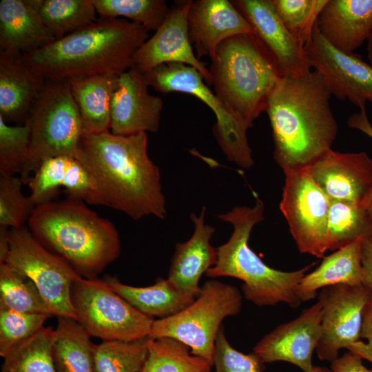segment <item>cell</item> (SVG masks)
Returning <instances> with one entry per match:
<instances>
[{
	"mask_svg": "<svg viewBox=\"0 0 372 372\" xmlns=\"http://www.w3.org/2000/svg\"><path fill=\"white\" fill-rule=\"evenodd\" d=\"M147 143L146 132L83 134L75 158L94 178L105 206L133 220H163L167 210L161 172L148 155Z\"/></svg>",
	"mask_w": 372,
	"mask_h": 372,
	"instance_id": "6da1fadb",
	"label": "cell"
},
{
	"mask_svg": "<svg viewBox=\"0 0 372 372\" xmlns=\"http://www.w3.org/2000/svg\"><path fill=\"white\" fill-rule=\"evenodd\" d=\"M213 366L171 338H149L148 354L140 372H210Z\"/></svg>",
	"mask_w": 372,
	"mask_h": 372,
	"instance_id": "4dcf8cb0",
	"label": "cell"
},
{
	"mask_svg": "<svg viewBox=\"0 0 372 372\" xmlns=\"http://www.w3.org/2000/svg\"><path fill=\"white\" fill-rule=\"evenodd\" d=\"M39 15L56 40L88 26L98 19L92 0H42Z\"/></svg>",
	"mask_w": 372,
	"mask_h": 372,
	"instance_id": "1f68e13d",
	"label": "cell"
},
{
	"mask_svg": "<svg viewBox=\"0 0 372 372\" xmlns=\"http://www.w3.org/2000/svg\"><path fill=\"white\" fill-rule=\"evenodd\" d=\"M231 2L272 54L282 76H301L311 72L304 45L285 28L271 0Z\"/></svg>",
	"mask_w": 372,
	"mask_h": 372,
	"instance_id": "e0dca14e",
	"label": "cell"
},
{
	"mask_svg": "<svg viewBox=\"0 0 372 372\" xmlns=\"http://www.w3.org/2000/svg\"><path fill=\"white\" fill-rule=\"evenodd\" d=\"M308 169L331 201L363 204L372 189V159L364 152L331 149Z\"/></svg>",
	"mask_w": 372,
	"mask_h": 372,
	"instance_id": "d6986e66",
	"label": "cell"
},
{
	"mask_svg": "<svg viewBox=\"0 0 372 372\" xmlns=\"http://www.w3.org/2000/svg\"><path fill=\"white\" fill-rule=\"evenodd\" d=\"M148 32L125 19L99 17L88 26L22 58L49 80L118 76L133 65V56L149 38Z\"/></svg>",
	"mask_w": 372,
	"mask_h": 372,
	"instance_id": "3957f363",
	"label": "cell"
},
{
	"mask_svg": "<svg viewBox=\"0 0 372 372\" xmlns=\"http://www.w3.org/2000/svg\"><path fill=\"white\" fill-rule=\"evenodd\" d=\"M56 338L55 329L43 327L3 358L1 372H56L52 355Z\"/></svg>",
	"mask_w": 372,
	"mask_h": 372,
	"instance_id": "d6a6232c",
	"label": "cell"
},
{
	"mask_svg": "<svg viewBox=\"0 0 372 372\" xmlns=\"http://www.w3.org/2000/svg\"><path fill=\"white\" fill-rule=\"evenodd\" d=\"M45 81L22 56L0 52V116L24 123Z\"/></svg>",
	"mask_w": 372,
	"mask_h": 372,
	"instance_id": "d4e9b609",
	"label": "cell"
},
{
	"mask_svg": "<svg viewBox=\"0 0 372 372\" xmlns=\"http://www.w3.org/2000/svg\"><path fill=\"white\" fill-rule=\"evenodd\" d=\"M347 125L351 128L362 132L372 139V125L367 117L365 108L360 109L359 112L352 114L348 118ZM363 205L372 218V189Z\"/></svg>",
	"mask_w": 372,
	"mask_h": 372,
	"instance_id": "7bdbcfd3",
	"label": "cell"
},
{
	"mask_svg": "<svg viewBox=\"0 0 372 372\" xmlns=\"http://www.w3.org/2000/svg\"><path fill=\"white\" fill-rule=\"evenodd\" d=\"M322 307L318 301L296 318L278 326L254 346L252 352L264 364L285 361L311 372L312 355L322 333Z\"/></svg>",
	"mask_w": 372,
	"mask_h": 372,
	"instance_id": "2e32d148",
	"label": "cell"
},
{
	"mask_svg": "<svg viewBox=\"0 0 372 372\" xmlns=\"http://www.w3.org/2000/svg\"><path fill=\"white\" fill-rule=\"evenodd\" d=\"M147 87L144 73L134 66L117 76L111 101L112 133L128 136L158 132L163 101L149 94Z\"/></svg>",
	"mask_w": 372,
	"mask_h": 372,
	"instance_id": "ac0fdd59",
	"label": "cell"
},
{
	"mask_svg": "<svg viewBox=\"0 0 372 372\" xmlns=\"http://www.w3.org/2000/svg\"><path fill=\"white\" fill-rule=\"evenodd\" d=\"M280 209L299 251L324 258L331 200L311 177L308 167L285 169Z\"/></svg>",
	"mask_w": 372,
	"mask_h": 372,
	"instance_id": "7c38bea8",
	"label": "cell"
},
{
	"mask_svg": "<svg viewBox=\"0 0 372 372\" xmlns=\"http://www.w3.org/2000/svg\"><path fill=\"white\" fill-rule=\"evenodd\" d=\"M149 340L147 337L94 344V372H140L148 354Z\"/></svg>",
	"mask_w": 372,
	"mask_h": 372,
	"instance_id": "e575fe53",
	"label": "cell"
},
{
	"mask_svg": "<svg viewBox=\"0 0 372 372\" xmlns=\"http://www.w3.org/2000/svg\"><path fill=\"white\" fill-rule=\"evenodd\" d=\"M254 194L256 200L254 207L238 206L218 215L219 219L231 223L234 230L229 239L217 247L216 262L206 275L242 280L244 297L256 306L284 302L297 308L302 303L299 284L315 263L296 271H283L266 265L249 247V238L253 227L264 220V203Z\"/></svg>",
	"mask_w": 372,
	"mask_h": 372,
	"instance_id": "5b68a950",
	"label": "cell"
},
{
	"mask_svg": "<svg viewBox=\"0 0 372 372\" xmlns=\"http://www.w3.org/2000/svg\"><path fill=\"white\" fill-rule=\"evenodd\" d=\"M71 300L77 321L91 337L103 341L149 337L155 319L138 311L104 279L79 277L72 286Z\"/></svg>",
	"mask_w": 372,
	"mask_h": 372,
	"instance_id": "9c48e42d",
	"label": "cell"
},
{
	"mask_svg": "<svg viewBox=\"0 0 372 372\" xmlns=\"http://www.w3.org/2000/svg\"><path fill=\"white\" fill-rule=\"evenodd\" d=\"M26 121L30 128V149L19 176L25 185L45 159L75 157L82 123L68 81L46 79Z\"/></svg>",
	"mask_w": 372,
	"mask_h": 372,
	"instance_id": "52a82bcc",
	"label": "cell"
},
{
	"mask_svg": "<svg viewBox=\"0 0 372 372\" xmlns=\"http://www.w3.org/2000/svg\"><path fill=\"white\" fill-rule=\"evenodd\" d=\"M148 86L162 93L172 92L192 94L214 112L216 122L213 134L223 154L242 168L254 165L247 132L248 127L236 118L207 85L194 68L180 63L161 64L144 73Z\"/></svg>",
	"mask_w": 372,
	"mask_h": 372,
	"instance_id": "30bf717a",
	"label": "cell"
},
{
	"mask_svg": "<svg viewBox=\"0 0 372 372\" xmlns=\"http://www.w3.org/2000/svg\"><path fill=\"white\" fill-rule=\"evenodd\" d=\"M362 358L349 351L331 362L333 372H372L362 363Z\"/></svg>",
	"mask_w": 372,
	"mask_h": 372,
	"instance_id": "ee69618b",
	"label": "cell"
},
{
	"mask_svg": "<svg viewBox=\"0 0 372 372\" xmlns=\"http://www.w3.org/2000/svg\"><path fill=\"white\" fill-rule=\"evenodd\" d=\"M242 297L237 287L216 280L206 281L195 300L175 315L154 320L149 338H171L187 345L192 354L213 366L216 340L229 316L240 313Z\"/></svg>",
	"mask_w": 372,
	"mask_h": 372,
	"instance_id": "ba28073f",
	"label": "cell"
},
{
	"mask_svg": "<svg viewBox=\"0 0 372 372\" xmlns=\"http://www.w3.org/2000/svg\"><path fill=\"white\" fill-rule=\"evenodd\" d=\"M360 238H372V218L365 206L331 201L327 222L328 250L336 251Z\"/></svg>",
	"mask_w": 372,
	"mask_h": 372,
	"instance_id": "f546056e",
	"label": "cell"
},
{
	"mask_svg": "<svg viewBox=\"0 0 372 372\" xmlns=\"http://www.w3.org/2000/svg\"><path fill=\"white\" fill-rule=\"evenodd\" d=\"M92 2L100 17H124L148 31L157 30L170 9L165 0H92Z\"/></svg>",
	"mask_w": 372,
	"mask_h": 372,
	"instance_id": "d590c367",
	"label": "cell"
},
{
	"mask_svg": "<svg viewBox=\"0 0 372 372\" xmlns=\"http://www.w3.org/2000/svg\"><path fill=\"white\" fill-rule=\"evenodd\" d=\"M52 355L56 372H94V344L74 318L58 316Z\"/></svg>",
	"mask_w": 372,
	"mask_h": 372,
	"instance_id": "f1b7e54d",
	"label": "cell"
},
{
	"mask_svg": "<svg viewBox=\"0 0 372 372\" xmlns=\"http://www.w3.org/2000/svg\"><path fill=\"white\" fill-rule=\"evenodd\" d=\"M27 227L45 248L84 278H97L121 253L113 223L80 200L68 198L36 206Z\"/></svg>",
	"mask_w": 372,
	"mask_h": 372,
	"instance_id": "277c9868",
	"label": "cell"
},
{
	"mask_svg": "<svg viewBox=\"0 0 372 372\" xmlns=\"http://www.w3.org/2000/svg\"><path fill=\"white\" fill-rule=\"evenodd\" d=\"M117 76L99 74L67 80L79 110L83 134L110 130L111 101Z\"/></svg>",
	"mask_w": 372,
	"mask_h": 372,
	"instance_id": "83f0119b",
	"label": "cell"
},
{
	"mask_svg": "<svg viewBox=\"0 0 372 372\" xmlns=\"http://www.w3.org/2000/svg\"><path fill=\"white\" fill-rule=\"evenodd\" d=\"M104 280L138 311L152 318L172 316L196 298L177 289L167 278H158L154 285L147 287L128 285L112 276H106Z\"/></svg>",
	"mask_w": 372,
	"mask_h": 372,
	"instance_id": "4316f807",
	"label": "cell"
},
{
	"mask_svg": "<svg viewBox=\"0 0 372 372\" xmlns=\"http://www.w3.org/2000/svg\"><path fill=\"white\" fill-rule=\"evenodd\" d=\"M30 128L23 125H10L0 116V176L20 174L28 158Z\"/></svg>",
	"mask_w": 372,
	"mask_h": 372,
	"instance_id": "74e56055",
	"label": "cell"
},
{
	"mask_svg": "<svg viewBox=\"0 0 372 372\" xmlns=\"http://www.w3.org/2000/svg\"><path fill=\"white\" fill-rule=\"evenodd\" d=\"M311 372H333L331 369L324 366H313Z\"/></svg>",
	"mask_w": 372,
	"mask_h": 372,
	"instance_id": "c3c4849f",
	"label": "cell"
},
{
	"mask_svg": "<svg viewBox=\"0 0 372 372\" xmlns=\"http://www.w3.org/2000/svg\"><path fill=\"white\" fill-rule=\"evenodd\" d=\"M3 263L36 285L54 316L76 320L71 289L81 276L66 262L45 248L27 226L10 229L8 249Z\"/></svg>",
	"mask_w": 372,
	"mask_h": 372,
	"instance_id": "8fae6325",
	"label": "cell"
},
{
	"mask_svg": "<svg viewBox=\"0 0 372 372\" xmlns=\"http://www.w3.org/2000/svg\"><path fill=\"white\" fill-rule=\"evenodd\" d=\"M362 285L372 291V238L364 239L362 244Z\"/></svg>",
	"mask_w": 372,
	"mask_h": 372,
	"instance_id": "f6af8a7d",
	"label": "cell"
},
{
	"mask_svg": "<svg viewBox=\"0 0 372 372\" xmlns=\"http://www.w3.org/2000/svg\"><path fill=\"white\" fill-rule=\"evenodd\" d=\"M216 372H265V364L253 353H244L229 342L223 325L218 332L213 356Z\"/></svg>",
	"mask_w": 372,
	"mask_h": 372,
	"instance_id": "60d3db41",
	"label": "cell"
},
{
	"mask_svg": "<svg viewBox=\"0 0 372 372\" xmlns=\"http://www.w3.org/2000/svg\"><path fill=\"white\" fill-rule=\"evenodd\" d=\"M35 206L52 200L59 189L68 197L94 205H105L97 184L75 157L59 156L43 161L27 184Z\"/></svg>",
	"mask_w": 372,
	"mask_h": 372,
	"instance_id": "ffe728a7",
	"label": "cell"
},
{
	"mask_svg": "<svg viewBox=\"0 0 372 372\" xmlns=\"http://www.w3.org/2000/svg\"><path fill=\"white\" fill-rule=\"evenodd\" d=\"M205 214L203 207L199 216L190 214L194 225V233L186 242L176 245L167 276L174 287L195 298L200 292V277L217 260V247L210 243L215 229L205 224Z\"/></svg>",
	"mask_w": 372,
	"mask_h": 372,
	"instance_id": "7402d4cb",
	"label": "cell"
},
{
	"mask_svg": "<svg viewBox=\"0 0 372 372\" xmlns=\"http://www.w3.org/2000/svg\"><path fill=\"white\" fill-rule=\"evenodd\" d=\"M214 92L229 112L250 128L282 76L269 50L254 34L220 43L209 67Z\"/></svg>",
	"mask_w": 372,
	"mask_h": 372,
	"instance_id": "8992f818",
	"label": "cell"
},
{
	"mask_svg": "<svg viewBox=\"0 0 372 372\" xmlns=\"http://www.w3.org/2000/svg\"><path fill=\"white\" fill-rule=\"evenodd\" d=\"M287 30L304 47L311 39L318 16L327 0H271Z\"/></svg>",
	"mask_w": 372,
	"mask_h": 372,
	"instance_id": "8d00e7d4",
	"label": "cell"
},
{
	"mask_svg": "<svg viewBox=\"0 0 372 372\" xmlns=\"http://www.w3.org/2000/svg\"><path fill=\"white\" fill-rule=\"evenodd\" d=\"M367 56L372 65V30L367 39Z\"/></svg>",
	"mask_w": 372,
	"mask_h": 372,
	"instance_id": "7dc6e473",
	"label": "cell"
},
{
	"mask_svg": "<svg viewBox=\"0 0 372 372\" xmlns=\"http://www.w3.org/2000/svg\"><path fill=\"white\" fill-rule=\"evenodd\" d=\"M316 24L331 45L354 53L372 30V0H327Z\"/></svg>",
	"mask_w": 372,
	"mask_h": 372,
	"instance_id": "cb8c5ba5",
	"label": "cell"
},
{
	"mask_svg": "<svg viewBox=\"0 0 372 372\" xmlns=\"http://www.w3.org/2000/svg\"><path fill=\"white\" fill-rule=\"evenodd\" d=\"M191 1H180L170 8L161 25L135 52L132 66L145 73L163 63H180L194 68L211 85L209 68L197 58L189 38Z\"/></svg>",
	"mask_w": 372,
	"mask_h": 372,
	"instance_id": "9a60e30c",
	"label": "cell"
},
{
	"mask_svg": "<svg viewBox=\"0 0 372 372\" xmlns=\"http://www.w3.org/2000/svg\"><path fill=\"white\" fill-rule=\"evenodd\" d=\"M41 1H0V52L21 56L56 40L39 15Z\"/></svg>",
	"mask_w": 372,
	"mask_h": 372,
	"instance_id": "603a6c76",
	"label": "cell"
},
{
	"mask_svg": "<svg viewBox=\"0 0 372 372\" xmlns=\"http://www.w3.org/2000/svg\"><path fill=\"white\" fill-rule=\"evenodd\" d=\"M305 50L311 64L324 79L332 95L348 100L360 110L372 103V65L355 53H347L331 45L316 24Z\"/></svg>",
	"mask_w": 372,
	"mask_h": 372,
	"instance_id": "5bb4252c",
	"label": "cell"
},
{
	"mask_svg": "<svg viewBox=\"0 0 372 372\" xmlns=\"http://www.w3.org/2000/svg\"><path fill=\"white\" fill-rule=\"evenodd\" d=\"M364 239L324 256L314 271L306 274L298 286L302 302L315 298L318 289L334 285H362V244Z\"/></svg>",
	"mask_w": 372,
	"mask_h": 372,
	"instance_id": "484cf974",
	"label": "cell"
},
{
	"mask_svg": "<svg viewBox=\"0 0 372 372\" xmlns=\"http://www.w3.org/2000/svg\"><path fill=\"white\" fill-rule=\"evenodd\" d=\"M372 291L364 285H334L321 289L322 333L316 352L321 360L333 362L342 349L360 340L364 309Z\"/></svg>",
	"mask_w": 372,
	"mask_h": 372,
	"instance_id": "4fadbf2b",
	"label": "cell"
},
{
	"mask_svg": "<svg viewBox=\"0 0 372 372\" xmlns=\"http://www.w3.org/2000/svg\"><path fill=\"white\" fill-rule=\"evenodd\" d=\"M0 307L54 316L36 285L5 263L0 264Z\"/></svg>",
	"mask_w": 372,
	"mask_h": 372,
	"instance_id": "836d02e7",
	"label": "cell"
},
{
	"mask_svg": "<svg viewBox=\"0 0 372 372\" xmlns=\"http://www.w3.org/2000/svg\"><path fill=\"white\" fill-rule=\"evenodd\" d=\"M331 96L316 70L278 81L265 112L272 130L274 160L283 170L308 167L331 149L338 134Z\"/></svg>",
	"mask_w": 372,
	"mask_h": 372,
	"instance_id": "7a4b0ae2",
	"label": "cell"
},
{
	"mask_svg": "<svg viewBox=\"0 0 372 372\" xmlns=\"http://www.w3.org/2000/svg\"><path fill=\"white\" fill-rule=\"evenodd\" d=\"M10 228L0 225V264L3 263L8 249Z\"/></svg>",
	"mask_w": 372,
	"mask_h": 372,
	"instance_id": "bcb514c9",
	"label": "cell"
},
{
	"mask_svg": "<svg viewBox=\"0 0 372 372\" xmlns=\"http://www.w3.org/2000/svg\"><path fill=\"white\" fill-rule=\"evenodd\" d=\"M50 317L44 313H22L0 307V355L3 358L34 335L44 327Z\"/></svg>",
	"mask_w": 372,
	"mask_h": 372,
	"instance_id": "f35d334b",
	"label": "cell"
},
{
	"mask_svg": "<svg viewBox=\"0 0 372 372\" xmlns=\"http://www.w3.org/2000/svg\"><path fill=\"white\" fill-rule=\"evenodd\" d=\"M360 338L366 339L368 342L359 340L353 344L348 351L372 363V294L364 309Z\"/></svg>",
	"mask_w": 372,
	"mask_h": 372,
	"instance_id": "b9f144b4",
	"label": "cell"
},
{
	"mask_svg": "<svg viewBox=\"0 0 372 372\" xmlns=\"http://www.w3.org/2000/svg\"><path fill=\"white\" fill-rule=\"evenodd\" d=\"M188 33L197 58L214 54L223 41L240 34H254L250 24L228 0H194L187 16Z\"/></svg>",
	"mask_w": 372,
	"mask_h": 372,
	"instance_id": "44dd1931",
	"label": "cell"
},
{
	"mask_svg": "<svg viewBox=\"0 0 372 372\" xmlns=\"http://www.w3.org/2000/svg\"><path fill=\"white\" fill-rule=\"evenodd\" d=\"M17 176H0V225L10 229L25 226L35 208Z\"/></svg>",
	"mask_w": 372,
	"mask_h": 372,
	"instance_id": "ab89813d",
	"label": "cell"
}]
</instances>
